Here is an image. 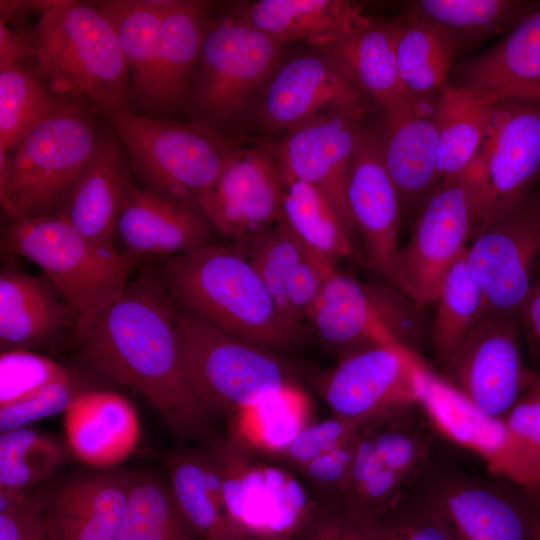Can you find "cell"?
Listing matches in <instances>:
<instances>
[{
	"label": "cell",
	"instance_id": "6da1fadb",
	"mask_svg": "<svg viewBox=\"0 0 540 540\" xmlns=\"http://www.w3.org/2000/svg\"><path fill=\"white\" fill-rule=\"evenodd\" d=\"M176 303L152 266L92 317L74 338L81 358L100 374L141 394L179 440L215 435L211 418L193 397L175 331Z\"/></svg>",
	"mask_w": 540,
	"mask_h": 540
},
{
	"label": "cell",
	"instance_id": "7a4b0ae2",
	"mask_svg": "<svg viewBox=\"0 0 540 540\" xmlns=\"http://www.w3.org/2000/svg\"><path fill=\"white\" fill-rule=\"evenodd\" d=\"M174 302L223 332L282 354L304 339L302 325L277 307L249 259L235 247L207 244L155 260Z\"/></svg>",
	"mask_w": 540,
	"mask_h": 540
},
{
	"label": "cell",
	"instance_id": "3957f363",
	"mask_svg": "<svg viewBox=\"0 0 540 540\" xmlns=\"http://www.w3.org/2000/svg\"><path fill=\"white\" fill-rule=\"evenodd\" d=\"M55 93L81 99L102 118L130 109L127 67L112 25L95 3L52 0L31 26H15Z\"/></svg>",
	"mask_w": 540,
	"mask_h": 540
},
{
	"label": "cell",
	"instance_id": "277c9868",
	"mask_svg": "<svg viewBox=\"0 0 540 540\" xmlns=\"http://www.w3.org/2000/svg\"><path fill=\"white\" fill-rule=\"evenodd\" d=\"M100 114L65 96L6 155L0 156V201L11 220L58 211L96 150Z\"/></svg>",
	"mask_w": 540,
	"mask_h": 540
},
{
	"label": "cell",
	"instance_id": "5b68a950",
	"mask_svg": "<svg viewBox=\"0 0 540 540\" xmlns=\"http://www.w3.org/2000/svg\"><path fill=\"white\" fill-rule=\"evenodd\" d=\"M104 120L127 152L135 184L196 212L203 193L241 146L195 121L141 116L130 109L117 110Z\"/></svg>",
	"mask_w": 540,
	"mask_h": 540
},
{
	"label": "cell",
	"instance_id": "8992f818",
	"mask_svg": "<svg viewBox=\"0 0 540 540\" xmlns=\"http://www.w3.org/2000/svg\"><path fill=\"white\" fill-rule=\"evenodd\" d=\"M175 331L187 385L210 418H229L275 391L300 384L283 354L230 336L177 304Z\"/></svg>",
	"mask_w": 540,
	"mask_h": 540
},
{
	"label": "cell",
	"instance_id": "52a82bcc",
	"mask_svg": "<svg viewBox=\"0 0 540 540\" xmlns=\"http://www.w3.org/2000/svg\"><path fill=\"white\" fill-rule=\"evenodd\" d=\"M0 248L38 265L77 315V325L114 299L140 264L94 244L58 212L11 220L1 230Z\"/></svg>",
	"mask_w": 540,
	"mask_h": 540
},
{
	"label": "cell",
	"instance_id": "ba28073f",
	"mask_svg": "<svg viewBox=\"0 0 540 540\" xmlns=\"http://www.w3.org/2000/svg\"><path fill=\"white\" fill-rule=\"evenodd\" d=\"M205 444L219 474L225 515L240 540H294L320 507L296 473L227 432Z\"/></svg>",
	"mask_w": 540,
	"mask_h": 540
},
{
	"label": "cell",
	"instance_id": "9c48e42d",
	"mask_svg": "<svg viewBox=\"0 0 540 540\" xmlns=\"http://www.w3.org/2000/svg\"><path fill=\"white\" fill-rule=\"evenodd\" d=\"M283 49L230 11L210 21L190 94L194 121L227 135L281 63Z\"/></svg>",
	"mask_w": 540,
	"mask_h": 540
},
{
	"label": "cell",
	"instance_id": "30bf717a",
	"mask_svg": "<svg viewBox=\"0 0 540 540\" xmlns=\"http://www.w3.org/2000/svg\"><path fill=\"white\" fill-rule=\"evenodd\" d=\"M476 176L440 182L420 207L410 239L400 248L394 285L417 307L434 303L443 279L467 247L477 224Z\"/></svg>",
	"mask_w": 540,
	"mask_h": 540
},
{
	"label": "cell",
	"instance_id": "8fae6325",
	"mask_svg": "<svg viewBox=\"0 0 540 540\" xmlns=\"http://www.w3.org/2000/svg\"><path fill=\"white\" fill-rule=\"evenodd\" d=\"M471 240L466 263L484 294L486 312L520 316L540 260V196L527 193Z\"/></svg>",
	"mask_w": 540,
	"mask_h": 540
},
{
	"label": "cell",
	"instance_id": "7c38bea8",
	"mask_svg": "<svg viewBox=\"0 0 540 540\" xmlns=\"http://www.w3.org/2000/svg\"><path fill=\"white\" fill-rule=\"evenodd\" d=\"M418 405L431 427L480 457L494 475L540 501V457L503 418L480 411L426 365L421 374Z\"/></svg>",
	"mask_w": 540,
	"mask_h": 540
},
{
	"label": "cell",
	"instance_id": "4fadbf2b",
	"mask_svg": "<svg viewBox=\"0 0 540 540\" xmlns=\"http://www.w3.org/2000/svg\"><path fill=\"white\" fill-rule=\"evenodd\" d=\"M424 366L407 348L370 345L341 357L319 390L332 415L360 428L418 406Z\"/></svg>",
	"mask_w": 540,
	"mask_h": 540
},
{
	"label": "cell",
	"instance_id": "5bb4252c",
	"mask_svg": "<svg viewBox=\"0 0 540 540\" xmlns=\"http://www.w3.org/2000/svg\"><path fill=\"white\" fill-rule=\"evenodd\" d=\"M520 316L486 312L442 376L480 411L503 418L537 372L525 363Z\"/></svg>",
	"mask_w": 540,
	"mask_h": 540
},
{
	"label": "cell",
	"instance_id": "9a60e30c",
	"mask_svg": "<svg viewBox=\"0 0 540 540\" xmlns=\"http://www.w3.org/2000/svg\"><path fill=\"white\" fill-rule=\"evenodd\" d=\"M471 167L477 185L475 234L525 196L540 171V102L498 101Z\"/></svg>",
	"mask_w": 540,
	"mask_h": 540
},
{
	"label": "cell",
	"instance_id": "2e32d148",
	"mask_svg": "<svg viewBox=\"0 0 540 540\" xmlns=\"http://www.w3.org/2000/svg\"><path fill=\"white\" fill-rule=\"evenodd\" d=\"M283 192L272 146H240L201 196L199 212L235 247H243L281 221Z\"/></svg>",
	"mask_w": 540,
	"mask_h": 540
},
{
	"label": "cell",
	"instance_id": "e0dca14e",
	"mask_svg": "<svg viewBox=\"0 0 540 540\" xmlns=\"http://www.w3.org/2000/svg\"><path fill=\"white\" fill-rule=\"evenodd\" d=\"M260 92L254 119L269 133L329 114L359 118L361 112L360 91L317 49L282 60Z\"/></svg>",
	"mask_w": 540,
	"mask_h": 540
},
{
	"label": "cell",
	"instance_id": "ac0fdd59",
	"mask_svg": "<svg viewBox=\"0 0 540 540\" xmlns=\"http://www.w3.org/2000/svg\"><path fill=\"white\" fill-rule=\"evenodd\" d=\"M422 499L456 540H532L540 501L463 474L438 477Z\"/></svg>",
	"mask_w": 540,
	"mask_h": 540
},
{
	"label": "cell",
	"instance_id": "d6986e66",
	"mask_svg": "<svg viewBox=\"0 0 540 540\" xmlns=\"http://www.w3.org/2000/svg\"><path fill=\"white\" fill-rule=\"evenodd\" d=\"M356 117L329 114L285 132L272 149L283 181L302 180L321 192L354 232L347 206L349 173L361 126Z\"/></svg>",
	"mask_w": 540,
	"mask_h": 540
},
{
	"label": "cell",
	"instance_id": "ffe728a7",
	"mask_svg": "<svg viewBox=\"0 0 540 540\" xmlns=\"http://www.w3.org/2000/svg\"><path fill=\"white\" fill-rule=\"evenodd\" d=\"M346 199L353 227L363 240L367 263L394 285L400 251L401 202L383 164L377 136L362 126Z\"/></svg>",
	"mask_w": 540,
	"mask_h": 540
},
{
	"label": "cell",
	"instance_id": "44dd1931",
	"mask_svg": "<svg viewBox=\"0 0 540 540\" xmlns=\"http://www.w3.org/2000/svg\"><path fill=\"white\" fill-rule=\"evenodd\" d=\"M212 230L201 213L153 195L133 181L117 218L115 242L119 241L124 254L141 263L210 244Z\"/></svg>",
	"mask_w": 540,
	"mask_h": 540
},
{
	"label": "cell",
	"instance_id": "7402d4cb",
	"mask_svg": "<svg viewBox=\"0 0 540 540\" xmlns=\"http://www.w3.org/2000/svg\"><path fill=\"white\" fill-rule=\"evenodd\" d=\"M307 320L320 341L340 358L370 345L406 348L377 292L336 269L324 282Z\"/></svg>",
	"mask_w": 540,
	"mask_h": 540
},
{
	"label": "cell",
	"instance_id": "603a6c76",
	"mask_svg": "<svg viewBox=\"0 0 540 540\" xmlns=\"http://www.w3.org/2000/svg\"><path fill=\"white\" fill-rule=\"evenodd\" d=\"M133 476L96 473L68 479L42 494L51 540H116Z\"/></svg>",
	"mask_w": 540,
	"mask_h": 540
},
{
	"label": "cell",
	"instance_id": "cb8c5ba5",
	"mask_svg": "<svg viewBox=\"0 0 540 540\" xmlns=\"http://www.w3.org/2000/svg\"><path fill=\"white\" fill-rule=\"evenodd\" d=\"M2 253L0 269V349L31 350L50 342L78 318L46 276L24 271Z\"/></svg>",
	"mask_w": 540,
	"mask_h": 540
},
{
	"label": "cell",
	"instance_id": "d4e9b609",
	"mask_svg": "<svg viewBox=\"0 0 540 540\" xmlns=\"http://www.w3.org/2000/svg\"><path fill=\"white\" fill-rule=\"evenodd\" d=\"M133 181L127 152L106 122L101 126L91 161L66 202L56 212L94 244L118 250L116 222L125 192Z\"/></svg>",
	"mask_w": 540,
	"mask_h": 540
},
{
	"label": "cell",
	"instance_id": "484cf974",
	"mask_svg": "<svg viewBox=\"0 0 540 540\" xmlns=\"http://www.w3.org/2000/svg\"><path fill=\"white\" fill-rule=\"evenodd\" d=\"M210 3L165 0L160 44L147 117L171 119L189 107L191 88L208 30Z\"/></svg>",
	"mask_w": 540,
	"mask_h": 540
},
{
	"label": "cell",
	"instance_id": "4316f807",
	"mask_svg": "<svg viewBox=\"0 0 540 540\" xmlns=\"http://www.w3.org/2000/svg\"><path fill=\"white\" fill-rule=\"evenodd\" d=\"M235 248L249 259L280 311L300 325L335 270L311 254L282 221Z\"/></svg>",
	"mask_w": 540,
	"mask_h": 540
},
{
	"label": "cell",
	"instance_id": "83f0119b",
	"mask_svg": "<svg viewBox=\"0 0 540 540\" xmlns=\"http://www.w3.org/2000/svg\"><path fill=\"white\" fill-rule=\"evenodd\" d=\"M384 113L382 134L377 137L383 164L401 207L419 211L439 184L434 113L428 115L422 102Z\"/></svg>",
	"mask_w": 540,
	"mask_h": 540
},
{
	"label": "cell",
	"instance_id": "f1b7e54d",
	"mask_svg": "<svg viewBox=\"0 0 540 540\" xmlns=\"http://www.w3.org/2000/svg\"><path fill=\"white\" fill-rule=\"evenodd\" d=\"M63 415L70 451L91 467L116 465L137 444V414L129 401L117 393L87 390L72 401Z\"/></svg>",
	"mask_w": 540,
	"mask_h": 540
},
{
	"label": "cell",
	"instance_id": "f546056e",
	"mask_svg": "<svg viewBox=\"0 0 540 540\" xmlns=\"http://www.w3.org/2000/svg\"><path fill=\"white\" fill-rule=\"evenodd\" d=\"M230 12L283 46L304 42L317 50L370 21L359 6L342 0H258Z\"/></svg>",
	"mask_w": 540,
	"mask_h": 540
},
{
	"label": "cell",
	"instance_id": "4dcf8cb0",
	"mask_svg": "<svg viewBox=\"0 0 540 540\" xmlns=\"http://www.w3.org/2000/svg\"><path fill=\"white\" fill-rule=\"evenodd\" d=\"M462 85L495 101L540 102V10L461 68Z\"/></svg>",
	"mask_w": 540,
	"mask_h": 540
},
{
	"label": "cell",
	"instance_id": "1f68e13d",
	"mask_svg": "<svg viewBox=\"0 0 540 540\" xmlns=\"http://www.w3.org/2000/svg\"><path fill=\"white\" fill-rule=\"evenodd\" d=\"M384 112L421 103L404 87L396 60L394 22L370 20L340 41L320 50Z\"/></svg>",
	"mask_w": 540,
	"mask_h": 540
},
{
	"label": "cell",
	"instance_id": "d6a6232c",
	"mask_svg": "<svg viewBox=\"0 0 540 540\" xmlns=\"http://www.w3.org/2000/svg\"><path fill=\"white\" fill-rule=\"evenodd\" d=\"M496 103L489 95L462 84L442 87L434 110L439 183L462 175L475 161Z\"/></svg>",
	"mask_w": 540,
	"mask_h": 540
},
{
	"label": "cell",
	"instance_id": "836d02e7",
	"mask_svg": "<svg viewBox=\"0 0 540 540\" xmlns=\"http://www.w3.org/2000/svg\"><path fill=\"white\" fill-rule=\"evenodd\" d=\"M94 3L116 34L129 76L130 110L146 116L165 0H102Z\"/></svg>",
	"mask_w": 540,
	"mask_h": 540
},
{
	"label": "cell",
	"instance_id": "e575fe53",
	"mask_svg": "<svg viewBox=\"0 0 540 540\" xmlns=\"http://www.w3.org/2000/svg\"><path fill=\"white\" fill-rule=\"evenodd\" d=\"M164 462L175 501L200 538L240 540L225 515L220 478L209 449L170 451Z\"/></svg>",
	"mask_w": 540,
	"mask_h": 540
},
{
	"label": "cell",
	"instance_id": "d590c367",
	"mask_svg": "<svg viewBox=\"0 0 540 540\" xmlns=\"http://www.w3.org/2000/svg\"><path fill=\"white\" fill-rule=\"evenodd\" d=\"M312 422V400L301 384H293L230 416L227 433L273 461Z\"/></svg>",
	"mask_w": 540,
	"mask_h": 540
},
{
	"label": "cell",
	"instance_id": "8d00e7d4",
	"mask_svg": "<svg viewBox=\"0 0 540 540\" xmlns=\"http://www.w3.org/2000/svg\"><path fill=\"white\" fill-rule=\"evenodd\" d=\"M281 221L311 254L332 269L353 253V232L327 198L305 181L284 180Z\"/></svg>",
	"mask_w": 540,
	"mask_h": 540
},
{
	"label": "cell",
	"instance_id": "74e56055",
	"mask_svg": "<svg viewBox=\"0 0 540 540\" xmlns=\"http://www.w3.org/2000/svg\"><path fill=\"white\" fill-rule=\"evenodd\" d=\"M394 25L397 66L406 90L421 101L440 92L452 65L455 38L440 25L411 14Z\"/></svg>",
	"mask_w": 540,
	"mask_h": 540
},
{
	"label": "cell",
	"instance_id": "f35d334b",
	"mask_svg": "<svg viewBox=\"0 0 540 540\" xmlns=\"http://www.w3.org/2000/svg\"><path fill=\"white\" fill-rule=\"evenodd\" d=\"M116 540H202L180 511L168 480L134 473Z\"/></svg>",
	"mask_w": 540,
	"mask_h": 540
},
{
	"label": "cell",
	"instance_id": "ab89813d",
	"mask_svg": "<svg viewBox=\"0 0 540 540\" xmlns=\"http://www.w3.org/2000/svg\"><path fill=\"white\" fill-rule=\"evenodd\" d=\"M34 58L0 68V156L6 155L63 99Z\"/></svg>",
	"mask_w": 540,
	"mask_h": 540
},
{
	"label": "cell",
	"instance_id": "60d3db41",
	"mask_svg": "<svg viewBox=\"0 0 540 540\" xmlns=\"http://www.w3.org/2000/svg\"><path fill=\"white\" fill-rule=\"evenodd\" d=\"M466 250L447 271L436 300L431 339L443 366L487 311L484 294L468 269Z\"/></svg>",
	"mask_w": 540,
	"mask_h": 540
},
{
	"label": "cell",
	"instance_id": "b9f144b4",
	"mask_svg": "<svg viewBox=\"0 0 540 540\" xmlns=\"http://www.w3.org/2000/svg\"><path fill=\"white\" fill-rule=\"evenodd\" d=\"M407 483L378 458L368 434L359 436L350 470L343 507L354 517L374 522L405 499Z\"/></svg>",
	"mask_w": 540,
	"mask_h": 540
},
{
	"label": "cell",
	"instance_id": "7bdbcfd3",
	"mask_svg": "<svg viewBox=\"0 0 540 540\" xmlns=\"http://www.w3.org/2000/svg\"><path fill=\"white\" fill-rule=\"evenodd\" d=\"M64 459L61 445L50 436L18 428L0 435V486L31 489L51 478Z\"/></svg>",
	"mask_w": 540,
	"mask_h": 540
},
{
	"label": "cell",
	"instance_id": "ee69618b",
	"mask_svg": "<svg viewBox=\"0 0 540 540\" xmlns=\"http://www.w3.org/2000/svg\"><path fill=\"white\" fill-rule=\"evenodd\" d=\"M412 408L360 427L370 437L380 461L407 484L423 471L431 448L430 436L413 420Z\"/></svg>",
	"mask_w": 540,
	"mask_h": 540
},
{
	"label": "cell",
	"instance_id": "f6af8a7d",
	"mask_svg": "<svg viewBox=\"0 0 540 540\" xmlns=\"http://www.w3.org/2000/svg\"><path fill=\"white\" fill-rule=\"evenodd\" d=\"M517 2L507 0H421L410 14L434 22L452 34L481 35L501 29Z\"/></svg>",
	"mask_w": 540,
	"mask_h": 540
},
{
	"label": "cell",
	"instance_id": "bcb514c9",
	"mask_svg": "<svg viewBox=\"0 0 540 540\" xmlns=\"http://www.w3.org/2000/svg\"><path fill=\"white\" fill-rule=\"evenodd\" d=\"M72 371L31 350H11L0 355V406L21 399Z\"/></svg>",
	"mask_w": 540,
	"mask_h": 540
},
{
	"label": "cell",
	"instance_id": "7dc6e473",
	"mask_svg": "<svg viewBox=\"0 0 540 540\" xmlns=\"http://www.w3.org/2000/svg\"><path fill=\"white\" fill-rule=\"evenodd\" d=\"M87 390L79 376L72 372L21 399L0 406V431L24 428L32 422L64 413L72 401Z\"/></svg>",
	"mask_w": 540,
	"mask_h": 540
},
{
	"label": "cell",
	"instance_id": "c3c4849f",
	"mask_svg": "<svg viewBox=\"0 0 540 540\" xmlns=\"http://www.w3.org/2000/svg\"><path fill=\"white\" fill-rule=\"evenodd\" d=\"M379 540H456L441 516L423 499L407 498L374 521Z\"/></svg>",
	"mask_w": 540,
	"mask_h": 540
},
{
	"label": "cell",
	"instance_id": "681fc988",
	"mask_svg": "<svg viewBox=\"0 0 540 540\" xmlns=\"http://www.w3.org/2000/svg\"><path fill=\"white\" fill-rule=\"evenodd\" d=\"M359 427L349 420L332 415L314 421L273 461L298 473L317 456L356 437Z\"/></svg>",
	"mask_w": 540,
	"mask_h": 540
},
{
	"label": "cell",
	"instance_id": "f907efd6",
	"mask_svg": "<svg viewBox=\"0 0 540 540\" xmlns=\"http://www.w3.org/2000/svg\"><path fill=\"white\" fill-rule=\"evenodd\" d=\"M294 540H379L374 522L358 519L337 505L320 504Z\"/></svg>",
	"mask_w": 540,
	"mask_h": 540
},
{
	"label": "cell",
	"instance_id": "816d5d0a",
	"mask_svg": "<svg viewBox=\"0 0 540 540\" xmlns=\"http://www.w3.org/2000/svg\"><path fill=\"white\" fill-rule=\"evenodd\" d=\"M0 540H51L41 495L32 493L19 506L0 512Z\"/></svg>",
	"mask_w": 540,
	"mask_h": 540
},
{
	"label": "cell",
	"instance_id": "f5cc1de1",
	"mask_svg": "<svg viewBox=\"0 0 540 540\" xmlns=\"http://www.w3.org/2000/svg\"><path fill=\"white\" fill-rule=\"evenodd\" d=\"M511 430L540 457V372L503 417Z\"/></svg>",
	"mask_w": 540,
	"mask_h": 540
},
{
	"label": "cell",
	"instance_id": "db71d44e",
	"mask_svg": "<svg viewBox=\"0 0 540 540\" xmlns=\"http://www.w3.org/2000/svg\"><path fill=\"white\" fill-rule=\"evenodd\" d=\"M34 58L26 39L3 20H0V68Z\"/></svg>",
	"mask_w": 540,
	"mask_h": 540
},
{
	"label": "cell",
	"instance_id": "11a10c76",
	"mask_svg": "<svg viewBox=\"0 0 540 540\" xmlns=\"http://www.w3.org/2000/svg\"><path fill=\"white\" fill-rule=\"evenodd\" d=\"M521 324L540 344V260L529 295L520 312Z\"/></svg>",
	"mask_w": 540,
	"mask_h": 540
},
{
	"label": "cell",
	"instance_id": "9f6ffc18",
	"mask_svg": "<svg viewBox=\"0 0 540 540\" xmlns=\"http://www.w3.org/2000/svg\"><path fill=\"white\" fill-rule=\"evenodd\" d=\"M532 540H540V510H539L538 517L536 520Z\"/></svg>",
	"mask_w": 540,
	"mask_h": 540
}]
</instances>
